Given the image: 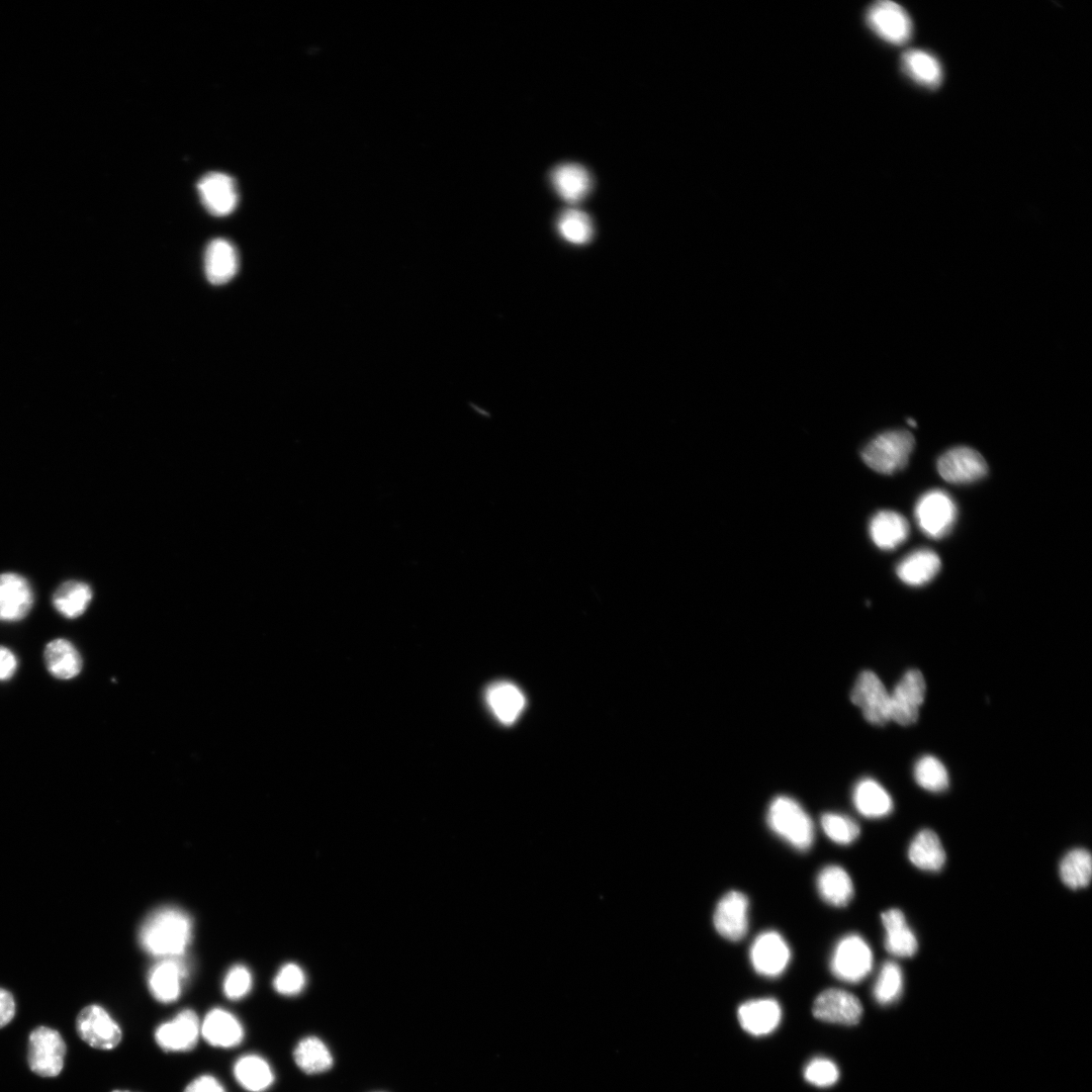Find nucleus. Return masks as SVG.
<instances>
[{
  "mask_svg": "<svg viewBox=\"0 0 1092 1092\" xmlns=\"http://www.w3.org/2000/svg\"><path fill=\"white\" fill-rule=\"evenodd\" d=\"M192 935L190 917L176 907H162L155 910L143 922L139 940L150 954L166 958H180L189 944Z\"/></svg>",
  "mask_w": 1092,
  "mask_h": 1092,
  "instance_id": "f257e3e1",
  "label": "nucleus"
},
{
  "mask_svg": "<svg viewBox=\"0 0 1092 1092\" xmlns=\"http://www.w3.org/2000/svg\"><path fill=\"white\" fill-rule=\"evenodd\" d=\"M766 821L779 837L799 851L814 842V825L803 807L788 796L776 797L769 804Z\"/></svg>",
  "mask_w": 1092,
  "mask_h": 1092,
  "instance_id": "f03ea898",
  "label": "nucleus"
},
{
  "mask_svg": "<svg viewBox=\"0 0 1092 1092\" xmlns=\"http://www.w3.org/2000/svg\"><path fill=\"white\" fill-rule=\"evenodd\" d=\"M912 434L894 430L880 434L861 450L863 462L873 470L892 474L905 467L914 447Z\"/></svg>",
  "mask_w": 1092,
  "mask_h": 1092,
  "instance_id": "7ed1b4c3",
  "label": "nucleus"
},
{
  "mask_svg": "<svg viewBox=\"0 0 1092 1092\" xmlns=\"http://www.w3.org/2000/svg\"><path fill=\"white\" fill-rule=\"evenodd\" d=\"M873 952L867 941L858 934L842 937L834 947L830 970L839 980L858 983L872 971Z\"/></svg>",
  "mask_w": 1092,
  "mask_h": 1092,
  "instance_id": "20e7f679",
  "label": "nucleus"
},
{
  "mask_svg": "<svg viewBox=\"0 0 1092 1092\" xmlns=\"http://www.w3.org/2000/svg\"><path fill=\"white\" fill-rule=\"evenodd\" d=\"M66 1044L60 1033L47 1026L33 1029L28 1038L27 1062L41 1077L58 1076L64 1066Z\"/></svg>",
  "mask_w": 1092,
  "mask_h": 1092,
  "instance_id": "39448f33",
  "label": "nucleus"
},
{
  "mask_svg": "<svg viewBox=\"0 0 1092 1092\" xmlns=\"http://www.w3.org/2000/svg\"><path fill=\"white\" fill-rule=\"evenodd\" d=\"M915 517L925 535L939 539L952 528L957 507L947 492L934 489L919 498L915 507Z\"/></svg>",
  "mask_w": 1092,
  "mask_h": 1092,
  "instance_id": "423d86ee",
  "label": "nucleus"
},
{
  "mask_svg": "<svg viewBox=\"0 0 1092 1092\" xmlns=\"http://www.w3.org/2000/svg\"><path fill=\"white\" fill-rule=\"evenodd\" d=\"M868 26L883 40L900 46L906 43L913 31L907 11L892 1L874 3L866 13Z\"/></svg>",
  "mask_w": 1092,
  "mask_h": 1092,
  "instance_id": "0eeeda50",
  "label": "nucleus"
},
{
  "mask_svg": "<svg viewBox=\"0 0 1092 1092\" xmlns=\"http://www.w3.org/2000/svg\"><path fill=\"white\" fill-rule=\"evenodd\" d=\"M851 702L860 708L864 719L873 725H884L890 719V693L871 670L857 676L850 692Z\"/></svg>",
  "mask_w": 1092,
  "mask_h": 1092,
  "instance_id": "6e6552de",
  "label": "nucleus"
},
{
  "mask_svg": "<svg viewBox=\"0 0 1092 1092\" xmlns=\"http://www.w3.org/2000/svg\"><path fill=\"white\" fill-rule=\"evenodd\" d=\"M926 693L923 674L918 669H909L900 678L890 693V719L902 726L915 723L919 717Z\"/></svg>",
  "mask_w": 1092,
  "mask_h": 1092,
  "instance_id": "1a4fd4ad",
  "label": "nucleus"
},
{
  "mask_svg": "<svg viewBox=\"0 0 1092 1092\" xmlns=\"http://www.w3.org/2000/svg\"><path fill=\"white\" fill-rule=\"evenodd\" d=\"M76 1029L83 1041L102 1051L116 1048L122 1038L120 1026L104 1008L96 1004L88 1005L80 1011L76 1019Z\"/></svg>",
  "mask_w": 1092,
  "mask_h": 1092,
  "instance_id": "9d476101",
  "label": "nucleus"
},
{
  "mask_svg": "<svg viewBox=\"0 0 1092 1092\" xmlns=\"http://www.w3.org/2000/svg\"><path fill=\"white\" fill-rule=\"evenodd\" d=\"M749 958L756 973L763 977L776 978L787 969L791 960V950L779 932L766 930L753 940Z\"/></svg>",
  "mask_w": 1092,
  "mask_h": 1092,
  "instance_id": "9b49d317",
  "label": "nucleus"
},
{
  "mask_svg": "<svg viewBox=\"0 0 1092 1092\" xmlns=\"http://www.w3.org/2000/svg\"><path fill=\"white\" fill-rule=\"evenodd\" d=\"M937 470L945 481L965 484L986 476L988 465L978 451L959 446L947 450L939 457Z\"/></svg>",
  "mask_w": 1092,
  "mask_h": 1092,
  "instance_id": "f8f14e48",
  "label": "nucleus"
},
{
  "mask_svg": "<svg viewBox=\"0 0 1092 1092\" xmlns=\"http://www.w3.org/2000/svg\"><path fill=\"white\" fill-rule=\"evenodd\" d=\"M812 1013L824 1022L854 1025L861 1018L862 1006L852 993L838 988H829L816 997Z\"/></svg>",
  "mask_w": 1092,
  "mask_h": 1092,
  "instance_id": "ddd939ff",
  "label": "nucleus"
},
{
  "mask_svg": "<svg viewBox=\"0 0 1092 1092\" xmlns=\"http://www.w3.org/2000/svg\"><path fill=\"white\" fill-rule=\"evenodd\" d=\"M200 1023L191 1009H183L155 1030V1040L165 1052H189L197 1044Z\"/></svg>",
  "mask_w": 1092,
  "mask_h": 1092,
  "instance_id": "4468645a",
  "label": "nucleus"
},
{
  "mask_svg": "<svg viewBox=\"0 0 1092 1092\" xmlns=\"http://www.w3.org/2000/svg\"><path fill=\"white\" fill-rule=\"evenodd\" d=\"M748 898L743 893H726L714 911L713 922L717 932L730 941L741 940L748 930Z\"/></svg>",
  "mask_w": 1092,
  "mask_h": 1092,
  "instance_id": "2eb2a0df",
  "label": "nucleus"
},
{
  "mask_svg": "<svg viewBox=\"0 0 1092 1092\" xmlns=\"http://www.w3.org/2000/svg\"><path fill=\"white\" fill-rule=\"evenodd\" d=\"M32 604L33 593L23 576L12 572L0 574V621L22 620Z\"/></svg>",
  "mask_w": 1092,
  "mask_h": 1092,
  "instance_id": "dca6fc26",
  "label": "nucleus"
},
{
  "mask_svg": "<svg viewBox=\"0 0 1092 1092\" xmlns=\"http://www.w3.org/2000/svg\"><path fill=\"white\" fill-rule=\"evenodd\" d=\"M197 190L204 207L215 216L230 214L238 203L235 181L224 173L204 175L197 184Z\"/></svg>",
  "mask_w": 1092,
  "mask_h": 1092,
  "instance_id": "f3484780",
  "label": "nucleus"
},
{
  "mask_svg": "<svg viewBox=\"0 0 1092 1092\" xmlns=\"http://www.w3.org/2000/svg\"><path fill=\"white\" fill-rule=\"evenodd\" d=\"M186 978V967L179 958H166L152 967L148 986L153 997L161 1003L176 1001Z\"/></svg>",
  "mask_w": 1092,
  "mask_h": 1092,
  "instance_id": "a211bd4d",
  "label": "nucleus"
},
{
  "mask_svg": "<svg viewBox=\"0 0 1092 1092\" xmlns=\"http://www.w3.org/2000/svg\"><path fill=\"white\" fill-rule=\"evenodd\" d=\"M737 1017L746 1032L761 1036L769 1034L778 1027L782 1018V1009L775 999H753L739 1006Z\"/></svg>",
  "mask_w": 1092,
  "mask_h": 1092,
  "instance_id": "6ab92c4d",
  "label": "nucleus"
},
{
  "mask_svg": "<svg viewBox=\"0 0 1092 1092\" xmlns=\"http://www.w3.org/2000/svg\"><path fill=\"white\" fill-rule=\"evenodd\" d=\"M200 1034L210 1045L230 1049L240 1044L244 1038V1028L238 1018L222 1008H213L205 1015Z\"/></svg>",
  "mask_w": 1092,
  "mask_h": 1092,
  "instance_id": "aec40b11",
  "label": "nucleus"
},
{
  "mask_svg": "<svg viewBox=\"0 0 1092 1092\" xmlns=\"http://www.w3.org/2000/svg\"><path fill=\"white\" fill-rule=\"evenodd\" d=\"M485 700L495 718L504 725H512L525 709L526 699L513 682L500 680L490 685Z\"/></svg>",
  "mask_w": 1092,
  "mask_h": 1092,
  "instance_id": "412c9836",
  "label": "nucleus"
},
{
  "mask_svg": "<svg viewBox=\"0 0 1092 1092\" xmlns=\"http://www.w3.org/2000/svg\"><path fill=\"white\" fill-rule=\"evenodd\" d=\"M238 268V253L229 241L215 239L207 245L204 270L210 283L220 285L229 282L236 275Z\"/></svg>",
  "mask_w": 1092,
  "mask_h": 1092,
  "instance_id": "4be33fe9",
  "label": "nucleus"
},
{
  "mask_svg": "<svg viewBox=\"0 0 1092 1092\" xmlns=\"http://www.w3.org/2000/svg\"><path fill=\"white\" fill-rule=\"evenodd\" d=\"M886 930L885 948L893 956L911 958L918 949L915 934L908 926L903 912L892 908L881 914Z\"/></svg>",
  "mask_w": 1092,
  "mask_h": 1092,
  "instance_id": "5701e85b",
  "label": "nucleus"
},
{
  "mask_svg": "<svg viewBox=\"0 0 1092 1092\" xmlns=\"http://www.w3.org/2000/svg\"><path fill=\"white\" fill-rule=\"evenodd\" d=\"M869 533L876 546L884 550H892L907 539L909 524L897 512L881 511L871 519Z\"/></svg>",
  "mask_w": 1092,
  "mask_h": 1092,
  "instance_id": "b1692460",
  "label": "nucleus"
},
{
  "mask_svg": "<svg viewBox=\"0 0 1092 1092\" xmlns=\"http://www.w3.org/2000/svg\"><path fill=\"white\" fill-rule=\"evenodd\" d=\"M550 180L557 194L571 203L583 199L592 186V179L587 170L573 163L561 164L555 167L551 172Z\"/></svg>",
  "mask_w": 1092,
  "mask_h": 1092,
  "instance_id": "393cba45",
  "label": "nucleus"
},
{
  "mask_svg": "<svg viewBox=\"0 0 1092 1092\" xmlns=\"http://www.w3.org/2000/svg\"><path fill=\"white\" fill-rule=\"evenodd\" d=\"M43 658L48 671L59 679H71L82 669L79 651L64 638L50 641L44 648Z\"/></svg>",
  "mask_w": 1092,
  "mask_h": 1092,
  "instance_id": "a878e982",
  "label": "nucleus"
},
{
  "mask_svg": "<svg viewBox=\"0 0 1092 1092\" xmlns=\"http://www.w3.org/2000/svg\"><path fill=\"white\" fill-rule=\"evenodd\" d=\"M939 569V556L930 549H919L904 557L896 572L904 583L918 586L930 581Z\"/></svg>",
  "mask_w": 1092,
  "mask_h": 1092,
  "instance_id": "bb28decb",
  "label": "nucleus"
},
{
  "mask_svg": "<svg viewBox=\"0 0 1092 1092\" xmlns=\"http://www.w3.org/2000/svg\"><path fill=\"white\" fill-rule=\"evenodd\" d=\"M852 800L856 810L868 818H882L893 810V801L885 788L877 781L867 778L854 787Z\"/></svg>",
  "mask_w": 1092,
  "mask_h": 1092,
  "instance_id": "cd10ccee",
  "label": "nucleus"
},
{
  "mask_svg": "<svg viewBox=\"0 0 1092 1092\" xmlns=\"http://www.w3.org/2000/svg\"><path fill=\"white\" fill-rule=\"evenodd\" d=\"M816 884L820 897L831 906H846L853 897L852 881L839 866L824 867L817 876Z\"/></svg>",
  "mask_w": 1092,
  "mask_h": 1092,
  "instance_id": "c85d7f7f",
  "label": "nucleus"
},
{
  "mask_svg": "<svg viewBox=\"0 0 1092 1092\" xmlns=\"http://www.w3.org/2000/svg\"><path fill=\"white\" fill-rule=\"evenodd\" d=\"M908 857L918 869L938 872L945 862V852L940 839L930 829L919 831L909 845Z\"/></svg>",
  "mask_w": 1092,
  "mask_h": 1092,
  "instance_id": "c756f323",
  "label": "nucleus"
},
{
  "mask_svg": "<svg viewBox=\"0 0 1092 1092\" xmlns=\"http://www.w3.org/2000/svg\"><path fill=\"white\" fill-rule=\"evenodd\" d=\"M903 72L914 82L936 88L942 81V68L939 61L923 50H909L902 55Z\"/></svg>",
  "mask_w": 1092,
  "mask_h": 1092,
  "instance_id": "7c9ffc66",
  "label": "nucleus"
},
{
  "mask_svg": "<svg viewBox=\"0 0 1092 1092\" xmlns=\"http://www.w3.org/2000/svg\"><path fill=\"white\" fill-rule=\"evenodd\" d=\"M234 1075L237 1082L249 1092H263L274 1082L268 1062L254 1054L245 1055L236 1062Z\"/></svg>",
  "mask_w": 1092,
  "mask_h": 1092,
  "instance_id": "2f4dec72",
  "label": "nucleus"
},
{
  "mask_svg": "<svg viewBox=\"0 0 1092 1092\" xmlns=\"http://www.w3.org/2000/svg\"><path fill=\"white\" fill-rule=\"evenodd\" d=\"M296 1066L305 1074H321L333 1066V1056L326 1043L316 1036L300 1039L293 1050Z\"/></svg>",
  "mask_w": 1092,
  "mask_h": 1092,
  "instance_id": "473e14b6",
  "label": "nucleus"
},
{
  "mask_svg": "<svg viewBox=\"0 0 1092 1092\" xmlns=\"http://www.w3.org/2000/svg\"><path fill=\"white\" fill-rule=\"evenodd\" d=\"M92 600L88 584L78 580L62 583L53 595V605L58 613L68 619L84 614Z\"/></svg>",
  "mask_w": 1092,
  "mask_h": 1092,
  "instance_id": "72a5a7b5",
  "label": "nucleus"
},
{
  "mask_svg": "<svg viewBox=\"0 0 1092 1092\" xmlns=\"http://www.w3.org/2000/svg\"><path fill=\"white\" fill-rule=\"evenodd\" d=\"M1092 875L1091 854L1084 848L1070 850L1060 863V876L1063 883L1074 890L1089 885Z\"/></svg>",
  "mask_w": 1092,
  "mask_h": 1092,
  "instance_id": "f704fd0d",
  "label": "nucleus"
},
{
  "mask_svg": "<svg viewBox=\"0 0 1092 1092\" xmlns=\"http://www.w3.org/2000/svg\"><path fill=\"white\" fill-rule=\"evenodd\" d=\"M914 779L922 789L933 793L943 792L949 784L946 767L933 755H924L917 760Z\"/></svg>",
  "mask_w": 1092,
  "mask_h": 1092,
  "instance_id": "c9c22d12",
  "label": "nucleus"
},
{
  "mask_svg": "<svg viewBox=\"0 0 1092 1092\" xmlns=\"http://www.w3.org/2000/svg\"><path fill=\"white\" fill-rule=\"evenodd\" d=\"M557 228L561 237L574 245L586 244L594 234L589 216L577 209L563 211L558 218Z\"/></svg>",
  "mask_w": 1092,
  "mask_h": 1092,
  "instance_id": "e433bc0d",
  "label": "nucleus"
},
{
  "mask_svg": "<svg viewBox=\"0 0 1092 1092\" xmlns=\"http://www.w3.org/2000/svg\"><path fill=\"white\" fill-rule=\"evenodd\" d=\"M903 974L894 962H886L880 970L874 986V997L882 1005L892 1004L901 996Z\"/></svg>",
  "mask_w": 1092,
  "mask_h": 1092,
  "instance_id": "4c0bfd02",
  "label": "nucleus"
},
{
  "mask_svg": "<svg viewBox=\"0 0 1092 1092\" xmlns=\"http://www.w3.org/2000/svg\"><path fill=\"white\" fill-rule=\"evenodd\" d=\"M821 827L833 842L847 845L859 835L858 824L851 818L838 813H825L821 816Z\"/></svg>",
  "mask_w": 1092,
  "mask_h": 1092,
  "instance_id": "58836bf2",
  "label": "nucleus"
},
{
  "mask_svg": "<svg viewBox=\"0 0 1092 1092\" xmlns=\"http://www.w3.org/2000/svg\"><path fill=\"white\" fill-rule=\"evenodd\" d=\"M305 983L306 977L302 969L296 964L288 963L276 974L273 987L281 995L293 996L303 990Z\"/></svg>",
  "mask_w": 1092,
  "mask_h": 1092,
  "instance_id": "ea45409f",
  "label": "nucleus"
},
{
  "mask_svg": "<svg viewBox=\"0 0 1092 1092\" xmlns=\"http://www.w3.org/2000/svg\"><path fill=\"white\" fill-rule=\"evenodd\" d=\"M252 975L243 965L232 967L226 973L222 990L226 998L233 1001L244 998L251 990Z\"/></svg>",
  "mask_w": 1092,
  "mask_h": 1092,
  "instance_id": "a19ab883",
  "label": "nucleus"
},
{
  "mask_svg": "<svg viewBox=\"0 0 1092 1092\" xmlns=\"http://www.w3.org/2000/svg\"><path fill=\"white\" fill-rule=\"evenodd\" d=\"M806 1081L817 1087H828L836 1083L839 1071L836 1065L825 1058L812 1060L804 1070Z\"/></svg>",
  "mask_w": 1092,
  "mask_h": 1092,
  "instance_id": "79ce46f5",
  "label": "nucleus"
},
{
  "mask_svg": "<svg viewBox=\"0 0 1092 1092\" xmlns=\"http://www.w3.org/2000/svg\"><path fill=\"white\" fill-rule=\"evenodd\" d=\"M184 1092H226L221 1083L211 1075H201L192 1080Z\"/></svg>",
  "mask_w": 1092,
  "mask_h": 1092,
  "instance_id": "37998d69",
  "label": "nucleus"
},
{
  "mask_svg": "<svg viewBox=\"0 0 1092 1092\" xmlns=\"http://www.w3.org/2000/svg\"><path fill=\"white\" fill-rule=\"evenodd\" d=\"M17 669L15 654L5 646L0 645V680L10 679Z\"/></svg>",
  "mask_w": 1092,
  "mask_h": 1092,
  "instance_id": "c03bdc74",
  "label": "nucleus"
},
{
  "mask_svg": "<svg viewBox=\"0 0 1092 1092\" xmlns=\"http://www.w3.org/2000/svg\"><path fill=\"white\" fill-rule=\"evenodd\" d=\"M15 1014V1002L13 996L7 990L0 988V1028L8 1024Z\"/></svg>",
  "mask_w": 1092,
  "mask_h": 1092,
  "instance_id": "a18cd8bd",
  "label": "nucleus"
},
{
  "mask_svg": "<svg viewBox=\"0 0 1092 1092\" xmlns=\"http://www.w3.org/2000/svg\"><path fill=\"white\" fill-rule=\"evenodd\" d=\"M111 1092H133V1091H130V1090H113Z\"/></svg>",
  "mask_w": 1092,
  "mask_h": 1092,
  "instance_id": "49530a36",
  "label": "nucleus"
}]
</instances>
